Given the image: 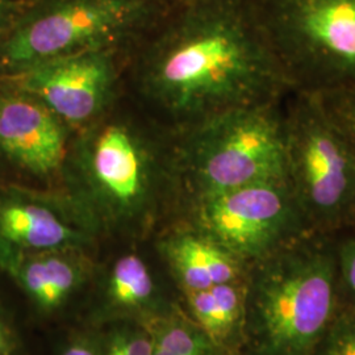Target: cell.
<instances>
[{
  "mask_svg": "<svg viewBox=\"0 0 355 355\" xmlns=\"http://www.w3.org/2000/svg\"><path fill=\"white\" fill-rule=\"evenodd\" d=\"M58 190L98 237H144L182 207L174 130L128 92L114 108L74 132Z\"/></svg>",
  "mask_w": 355,
  "mask_h": 355,
  "instance_id": "7a4b0ae2",
  "label": "cell"
},
{
  "mask_svg": "<svg viewBox=\"0 0 355 355\" xmlns=\"http://www.w3.org/2000/svg\"><path fill=\"white\" fill-rule=\"evenodd\" d=\"M157 250L183 293L249 277L248 263L183 217L159 234Z\"/></svg>",
  "mask_w": 355,
  "mask_h": 355,
  "instance_id": "7c38bea8",
  "label": "cell"
},
{
  "mask_svg": "<svg viewBox=\"0 0 355 355\" xmlns=\"http://www.w3.org/2000/svg\"><path fill=\"white\" fill-rule=\"evenodd\" d=\"M165 8L157 0H21L0 40V78L78 51L130 49Z\"/></svg>",
  "mask_w": 355,
  "mask_h": 355,
  "instance_id": "5b68a950",
  "label": "cell"
},
{
  "mask_svg": "<svg viewBox=\"0 0 355 355\" xmlns=\"http://www.w3.org/2000/svg\"><path fill=\"white\" fill-rule=\"evenodd\" d=\"M291 91H355V0H252Z\"/></svg>",
  "mask_w": 355,
  "mask_h": 355,
  "instance_id": "8992f818",
  "label": "cell"
},
{
  "mask_svg": "<svg viewBox=\"0 0 355 355\" xmlns=\"http://www.w3.org/2000/svg\"><path fill=\"white\" fill-rule=\"evenodd\" d=\"M336 252L341 304L355 306V236L337 233Z\"/></svg>",
  "mask_w": 355,
  "mask_h": 355,
  "instance_id": "d6986e66",
  "label": "cell"
},
{
  "mask_svg": "<svg viewBox=\"0 0 355 355\" xmlns=\"http://www.w3.org/2000/svg\"><path fill=\"white\" fill-rule=\"evenodd\" d=\"M20 6L21 0H0V40L12 26Z\"/></svg>",
  "mask_w": 355,
  "mask_h": 355,
  "instance_id": "7402d4cb",
  "label": "cell"
},
{
  "mask_svg": "<svg viewBox=\"0 0 355 355\" xmlns=\"http://www.w3.org/2000/svg\"><path fill=\"white\" fill-rule=\"evenodd\" d=\"M129 51H78L0 78V82L35 96L76 132L110 112L127 92Z\"/></svg>",
  "mask_w": 355,
  "mask_h": 355,
  "instance_id": "9c48e42d",
  "label": "cell"
},
{
  "mask_svg": "<svg viewBox=\"0 0 355 355\" xmlns=\"http://www.w3.org/2000/svg\"><path fill=\"white\" fill-rule=\"evenodd\" d=\"M340 306L336 234L306 233L250 266L242 355H313Z\"/></svg>",
  "mask_w": 355,
  "mask_h": 355,
  "instance_id": "3957f363",
  "label": "cell"
},
{
  "mask_svg": "<svg viewBox=\"0 0 355 355\" xmlns=\"http://www.w3.org/2000/svg\"><path fill=\"white\" fill-rule=\"evenodd\" d=\"M98 345L101 355H153L154 350L150 331L135 321H116Z\"/></svg>",
  "mask_w": 355,
  "mask_h": 355,
  "instance_id": "e0dca14e",
  "label": "cell"
},
{
  "mask_svg": "<svg viewBox=\"0 0 355 355\" xmlns=\"http://www.w3.org/2000/svg\"><path fill=\"white\" fill-rule=\"evenodd\" d=\"M89 252H26L0 242V268L45 312L67 303L92 272Z\"/></svg>",
  "mask_w": 355,
  "mask_h": 355,
  "instance_id": "4fadbf2b",
  "label": "cell"
},
{
  "mask_svg": "<svg viewBox=\"0 0 355 355\" xmlns=\"http://www.w3.org/2000/svg\"><path fill=\"white\" fill-rule=\"evenodd\" d=\"M74 130L35 96L0 82V158L42 184L60 187Z\"/></svg>",
  "mask_w": 355,
  "mask_h": 355,
  "instance_id": "30bf717a",
  "label": "cell"
},
{
  "mask_svg": "<svg viewBox=\"0 0 355 355\" xmlns=\"http://www.w3.org/2000/svg\"><path fill=\"white\" fill-rule=\"evenodd\" d=\"M286 180L311 232L337 234L355 198V146L318 95L283 102Z\"/></svg>",
  "mask_w": 355,
  "mask_h": 355,
  "instance_id": "52a82bcc",
  "label": "cell"
},
{
  "mask_svg": "<svg viewBox=\"0 0 355 355\" xmlns=\"http://www.w3.org/2000/svg\"><path fill=\"white\" fill-rule=\"evenodd\" d=\"M157 1L164 7H174V6H183V4H190L196 1H204V0H157Z\"/></svg>",
  "mask_w": 355,
  "mask_h": 355,
  "instance_id": "d4e9b609",
  "label": "cell"
},
{
  "mask_svg": "<svg viewBox=\"0 0 355 355\" xmlns=\"http://www.w3.org/2000/svg\"><path fill=\"white\" fill-rule=\"evenodd\" d=\"M96 241L62 191L0 184L1 243L26 252H89Z\"/></svg>",
  "mask_w": 355,
  "mask_h": 355,
  "instance_id": "8fae6325",
  "label": "cell"
},
{
  "mask_svg": "<svg viewBox=\"0 0 355 355\" xmlns=\"http://www.w3.org/2000/svg\"><path fill=\"white\" fill-rule=\"evenodd\" d=\"M313 355H355V306L341 304Z\"/></svg>",
  "mask_w": 355,
  "mask_h": 355,
  "instance_id": "ac0fdd59",
  "label": "cell"
},
{
  "mask_svg": "<svg viewBox=\"0 0 355 355\" xmlns=\"http://www.w3.org/2000/svg\"><path fill=\"white\" fill-rule=\"evenodd\" d=\"M318 98L355 146V91L333 92Z\"/></svg>",
  "mask_w": 355,
  "mask_h": 355,
  "instance_id": "ffe728a7",
  "label": "cell"
},
{
  "mask_svg": "<svg viewBox=\"0 0 355 355\" xmlns=\"http://www.w3.org/2000/svg\"><path fill=\"white\" fill-rule=\"evenodd\" d=\"M145 327L152 334L153 355H232L178 305H170Z\"/></svg>",
  "mask_w": 355,
  "mask_h": 355,
  "instance_id": "2e32d148",
  "label": "cell"
},
{
  "mask_svg": "<svg viewBox=\"0 0 355 355\" xmlns=\"http://www.w3.org/2000/svg\"><path fill=\"white\" fill-rule=\"evenodd\" d=\"M17 347L19 345L12 328L0 313V355H15Z\"/></svg>",
  "mask_w": 355,
  "mask_h": 355,
  "instance_id": "603a6c76",
  "label": "cell"
},
{
  "mask_svg": "<svg viewBox=\"0 0 355 355\" xmlns=\"http://www.w3.org/2000/svg\"><path fill=\"white\" fill-rule=\"evenodd\" d=\"M125 86L171 130L291 92L252 0L166 7L130 48Z\"/></svg>",
  "mask_w": 355,
  "mask_h": 355,
  "instance_id": "6da1fadb",
  "label": "cell"
},
{
  "mask_svg": "<svg viewBox=\"0 0 355 355\" xmlns=\"http://www.w3.org/2000/svg\"><path fill=\"white\" fill-rule=\"evenodd\" d=\"M340 233H347L355 236V198L352 203V207L346 215L345 223H343V229Z\"/></svg>",
  "mask_w": 355,
  "mask_h": 355,
  "instance_id": "cb8c5ba5",
  "label": "cell"
},
{
  "mask_svg": "<svg viewBox=\"0 0 355 355\" xmlns=\"http://www.w3.org/2000/svg\"><path fill=\"white\" fill-rule=\"evenodd\" d=\"M102 293V313L111 321L148 324L168 309L146 261L135 252L119 255L108 268Z\"/></svg>",
  "mask_w": 355,
  "mask_h": 355,
  "instance_id": "5bb4252c",
  "label": "cell"
},
{
  "mask_svg": "<svg viewBox=\"0 0 355 355\" xmlns=\"http://www.w3.org/2000/svg\"><path fill=\"white\" fill-rule=\"evenodd\" d=\"M61 355H101L98 341L89 336H76L64 345Z\"/></svg>",
  "mask_w": 355,
  "mask_h": 355,
  "instance_id": "44dd1931",
  "label": "cell"
},
{
  "mask_svg": "<svg viewBox=\"0 0 355 355\" xmlns=\"http://www.w3.org/2000/svg\"><path fill=\"white\" fill-rule=\"evenodd\" d=\"M178 217L202 229L249 266L311 233L286 179L189 199Z\"/></svg>",
  "mask_w": 355,
  "mask_h": 355,
  "instance_id": "ba28073f",
  "label": "cell"
},
{
  "mask_svg": "<svg viewBox=\"0 0 355 355\" xmlns=\"http://www.w3.org/2000/svg\"><path fill=\"white\" fill-rule=\"evenodd\" d=\"M283 102L229 108L174 130L182 205L198 196L286 179Z\"/></svg>",
  "mask_w": 355,
  "mask_h": 355,
  "instance_id": "277c9868",
  "label": "cell"
},
{
  "mask_svg": "<svg viewBox=\"0 0 355 355\" xmlns=\"http://www.w3.org/2000/svg\"><path fill=\"white\" fill-rule=\"evenodd\" d=\"M184 311L214 343L232 355L243 354L248 318V279L184 292Z\"/></svg>",
  "mask_w": 355,
  "mask_h": 355,
  "instance_id": "9a60e30c",
  "label": "cell"
}]
</instances>
